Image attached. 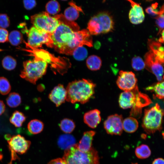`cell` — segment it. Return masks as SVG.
I'll list each match as a JSON object with an SVG mask.
<instances>
[{"label": "cell", "mask_w": 164, "mask_h": 164, "mask_svg": "<svg viewBox=\"0 0 164 164\" xmlns=\"http://www.w3.org/2000/svg\"><path fill=\"white\" fill-rule=\"evenodd\" d=\"M96 84L90 80L84 79L69 83L66 88V101L72 103L80 102L84 104L94 93Z\"/></svg>", "instance_id": "cell-1"}, {"label": "cell", "mask_w": 164, "mask_h": 164, "mask_svg": "<svg viewBox=\"0 0 164 164\" xmlns=\"http://www.w3.org/2000/svg\"><path fill=\"white\" fill-rule=\"evenodd\" d=\"M30 53L34 58L33 60L23 62V69L20 76L26 80L35 84L36 82L46 74L48 63L44 58L36 52L31 51Z\"/></svg>", "instance_id": "cell-2"}, {"label": "cell", "mask_w": 164, "mask_h": 164, "mask_svg": "<svg viewBox=\"0 0 164 164\" xmlns=\"http://www.w3.org/2000/svg\"><path fill=\"white\" fill-rule=\"evenodd\" d=\"M62 158L67 164H99L97 151L93 147L88 151L83 152L77 148L76 144L65 150Z\"/></svg>", "instance_id": "cell-3"}, {"label": "cell", "mask_w": 164, "mask_h": 164, "mask_svg": "<svg viewBox=\"0 0 164 164\" xmlns=\"http://www.w3.org/2000/svg\"><path fill=\"white\" fill-rule=\"evenodd\" d=\"M164 114V110L158 103L151 108L145 109L142 126L146 132L150 134L160 131Z\"/></svg>", "instance_id": "cell-4"}, {"label": "cell", "mask_w": 164, "mask_h": 164, "mask_svg": "<svg viewBox=\"0 0 164 164\" xmlns=\"http://www.w3.org/2000/svg\"><path fill=\"white\" fill-rule=\"evenodd\" d=\"M75 31L69 26L60 22L54 31L51 34L53 48L62 53L68 43L72 39Z\"/></svg>", "instance_id": "cell-5"}, {"label": "cell", "mask_w": 164, "mask_h": 164, "mask_svg": "<svg viewBox=\"0 0 164 164\" xmlns=\"http://www.w3.org/2000/svg\"><path fill=\"white\" fill-rule=\"evenodd\" d=\"M30 19L36 28L50 34L54 31L60 23L57 18L50 16L45 12L32 15Z\"/></svg>", "instance_id": "cell-6"}, {"label": "cell", "mask_w": 164, "mask_h": 164, "mask_svg": "<svg viewBox=\"0 0 164 164\" xmlns=\"http://www.w3.org/2000/svg\"><path fill=\"white\" fill-rule=\"evenodd\" d=\"M7 135V138L8 147L11 153V160L9 164H12V161L19 158L16 153L21 155L26 152L29 149L31 142L26 139L24 137L20 135H17L10 137Z\"/></svg>", "instance_id": "cell-7"}, {"label": "cell", "mask_w": 164, "mask_h": 164, "mask_svg": "<svg viewBox=\"0 0 164 164\" xmlns=\"http://www.w3.org/2000/svg\"><path fill=\"white\" fill-rule=\"evenodd\" d=\"M86 45L93 46L92 38L88 31L83 29L75 32L72 39L66 46L62 54L72 55L73 51L79 46Z\"/></svg>", "instance_id": "cell-8"}, {"label": "cell", "mask_w": 164, "mask_h": 164, "mask_svg": "<svg viewBox=\"0 0 164 164\" xmlns=\"http://www.w3.org/2000/svg\"><path fill=\"white\" fill-rule=\"evenodd\" d=\"M27 36L28 43H25L30 47L37 49L45 44L49 47H53L50 33L38 30L33 26L29 30Z\"/></svg>", "instance_id": "cell-9"}, {"label": "cell", "mask_w": 164, "mask_h": 164, "mask_svg": "<svg viewBox=\"0 0 164 164\" xmlns=\"http://www.w3.org/2000/svg\"><path fill=\"white\" fill-rule=\"evenodd\" d=\"M144 58L146 69L154 74L158 81L161 82L163 80L162 75L164 73L162 65L150 50L146 53Z\"/></svg>", "instance_id": "cell-10"}, {"label": "cell", "mask_w": 164, "mask_h": 164, "mask_svg": "<svg viewBox=\"0 0 164 164\" xmlns=\"http://www.w3.org/2000/svg\"><path fill=\"white\" fill-rule=\"evenodd\" d=\"M137 80L132 71L121 70L119 73L116 84L118 87L124 91H131L137 86Z\"/></svg>", "instance_id": "cell-11"}, {"label": "cell", "mask_w": 164, "mask_h": 164, "mask_svg": "<svg viewBox=\"0 0 164 164\" xmlns=\"http://www.w3.org/2000/svg\"><path fill=\"white\" fill-rule=\"evenodd\" d=\"M123 121L121 115L115 114L109 116L104 123L107 133L111 135H121L123 130Z\"/></svg>", "instance_id": "cell-12"}, {"label": "cell", "mask_w": 164, "mask_h": 164, "mask_svg": "<svg viewBox=\"0 0 164 164\" xmlns=\"http://www.w3.org/2000/svg\"><path fill=\"white\" fill-rule=\"evenodd\" d=\"M139 92L137 86L132 91H124L121 93L118 101L120 107L123 109L132 108L135 103Z\"/></svg>", "instance_id": "cell-13"}, {"label": "cell", "mask_w": 164, "mask_h": 164, "mask_svg": "<svg viewBox=\"0 0 164 164\" xmlns=\"http://www.w3.org/2000/svg\"><path fill=\"white\" fill-rule=\"evenodd\" d=\"M130 3L132 8L129 13V18L130 22L134 24L142 23L145 18V14L142 7L137 2L132 0H128Z\"/></svg>", "instance_id": "cell-14"}, {"label": "cell", "mask_w": 164, "mask_h": 164, "mask_svg": "<svg viewBox=\"0 0 164 164\" xmlns=\"http://www.w3.org/2000/svg\"><path fill=\"white\" fill-rule=\"evenodd\" d=\"M67 95L66 88L63 85L59 84L51 91L49 95V98L57 107L65 102Z\"/></svg>", "instance_id": "cell-15"}, {"label": "cell", "mask_w": 164, "mask_h": 164, "mask_svg": "<svg viewBox=\"0 0 164 164\" xmlns=\"http://www.w3.org/2000/svg\"><path fill=\"white\" fill-rule=\"evenodd\" d=\"M102 29V33L112 32L114 29V22L112 16L108 12H102L96 15Z\"/></svg>", "instance_id": "cell-16"}, {"label": "cell", "mask_w": 164, "mask_h": 164, "mask_svg": "<svg viewBox=\"0 0 164 164\" xmlns=\"http://www.w3.org/2000/svg\"><path fill=\"white\" fill-rule=\"evenodd\" d=\"M95 134L96 132L93 131L84 132L79 142L76 144L78 149L83 152L89 151L92 147V141Z\"/></svg>", "instance_id": "cell-17"}, {"label": "cell", "mask_w": 164, "mask_h": 164, "mask_svg": "<svg viewBox=\"0 0 164 164\" xmlns=\"http://www.w3.org/2000/svg\"><path fill=\"white\" fill-rule=\"evenodd\" d=\"M101 120L100 112L97 109L91 110L86 112L84 116V123L88 126L93 128H96Z\"/></svg>", "instance_id": "cell-18"}, {"label": "cell", "mask_w": 164, "mask_h": 164, "mask_svg": "<svg viewBox=\"0 0 164 164\" xmlns=\"http://www.w3.org/2000/svg\"><path fill=\"white\" fill-rule=\"evenodd\" d=\"M59 147L61 149L66 150L75 145L76 140L74 137L69 134L60 135L57 141Z\"/></svg>", "instance_id": "cell-19"}, {"label": "cell", "mask_w": 164, "mask_h": 164, "mask_svg": "<svg viewBox=\"0 0 164 164\" xmlns=\"http://www.w3.org/2000/svg\"><path fill=\"white\" fill-rule=\"evenodd\" d=\"M149 50L154 54L162 65H164V49L159 43L151 39L148 40Z\"/></svg>", "instance_id": "cell-20"}, {"label": "cell", "mask_w": 164, "mask_h": 164, "mask_svg": "<svg viewBox=\"0 0 164 164\" xmlns=\"http://www.w3.org/2000/svg\"><path fill=\"white\" fill-rule=\"evenodd\" d=\"M70 6L67 8L64 12V16L68 20L73 22L77 20L79 15V11L82 12L80 8L73 3L70 2Z\"/></svg>", "instance_id": "cell-21"}, {"label": "cell", "mask_w": 164, "mask_h": 164, "mask_svg": "<svg viewBox=\"0 0 164 164\" xmlns=\"http://www.w3.org/2000/svg\"><path fill=\"white\" fill-rule=\"evenodd\" d=\"M91 35H97L102 33V29L97 16L95 15L90 19L87 27Z\"/></svg>", "instance_id": "cell-22"}, {"label": "cell", "mask_w": 164, "mask_h": 164, "mask_svg": "<svg viewBox=\"0 0 164 164\" xmlns=\"http://www.w3.org/2000/svg\"><path fill=\"white\" fill-rule=\"evenodd\" d=\"M123 130L128 133L135 132L138 127V123L135 118L130 117L127 118L123 121Z\"/></svg>", "instance_id": "cell-23"}, {"label": "cell", "mask_w": 164, "mask_h": 164, "mask_svg": "<svg viewBox=\"0 0 164 164\" xmlns=\"http://www.w3.org/2000/svg\"><path fill=\"white\" fill-rule=\"evenodd\" d=\"M86 64L87 67L90 70L96 71L101 68L102 65V60L99 56L92 55L87 59Z\"/></svg>", "instance_id": "cell-24"}, {"label": "cell", "mask_w": 164, "mask_h": 164, "mask_svg": "<svg viewBox=\"0 0 164 164\" xmlns=\"http://www.w3.org/2000/svg\"><path fill=\"white\" fill-rule=\"evenodd\" d=\"M44 126V124L42 121L35 119L29 122L27 125V128L30 133L35 135L41 132L43 129Z\"/></svg>", "instance_id": "cell-25"}, {"label": "cell", "mask_w": 164, "mask_h": 164, "mask_svg": "<svg viewBox=\"0 0 164 164\" xmlns=\"http://www.w3.org/2000/svg\"><path fill=\"white\" fill-rule=\"evenodd\" d=\"M163 79L162 81L149 86L146 88V90L153 91L156 97L159 99L164 98V75Z\"/></svg>", "instance_id": "cell-26"}, {"label": "cell", "mask_w": 164, "mask_h": 164, "mask_svg": "<svg viewBox=\"0 0 164 164\" xmlns=\"http://www.w3.org/2000/svg\"><path fill=\"white\" fill-rule=\"evenodd\" d=\"M26 117L22 112L16 111L10 118V122L16 127H20L25 121Z\"/></svg>", "instance_id": "cell-27"}, {"label": "cell", "mask_w": 164, "mask_h": 164, "mask_svg": "<svg viewBox=\"0 0 164 164\" xmlns=\"http://www.w3.org/2000/svg\"><path fill=\"white\" fill-rule=\"evenodd\" d=\"M61 130L65 133L70 134L74 130L75 125L73 120L67 118L62 120L59 124Z\"/></svg>", "instance_id": "cell-28"}, {"label": "cell", "mask_w": 164, "mask_h": 164, "mask_svg": "<svg viewBox=\"0 0 164 164\" xmlns=\"http://www.w3.org/2000/svg\"><path fill=\"white\" fill-rule=\"evenodd\" d=\"M136 156L139 159H145L148 158L151 154L149 147L145 144H142L138 146L135 150Z\"/></svg>", "instance_id": "cell-29"}, {"label": "cell", "mask_w": 164, "mask_h": 164, "mask_svg": "<svg viewBox=\"0 0 164 164\" xmlns=\"http://www.w3.org/2000/svg\"><path fill=\"white\" fill-rule=\"evenodd\" d=\"M7 105L11 108H15L19 106L21 102L20 95L17 93L13 92L10 93L6 99Z\"/></svg>", "instance_id": "cell-30"}, {"label": "cell", "mask_w": 164, "mask_h": 164, "mask_svg": "<svg viewBox=\"0 0 164 164\" xmlns=\"http://www.w3.org/2000/svg\"><path fill=\"white\" fill-rule=\"evenodd\" d=\"M8 41L12 45L17 46L23 41L22 34L18 30H13L9 34Z\"/></svg>", "instance_id": "cell-31"}, {"label": "cell", "mask_w": 164, "mask_h": 164, "mask_svg": "<svg viewBox=\"0 0 164 164\" xmlns=\"http://www.w3.org/2000/svg\"><path fill=\"white\" fill-rule=\"evenodd\" d=\"M45 7L46 12L51 15H56L60 10V4L56 0L49 1L46 4Z\"/></svg>", "instance_id": "cell-32"}, {"label": "cell", "mask_w": 164, "mask_h": 164, "mask_svg": "<svg viewBox=\"0 0 164 164\" xmlns=\"http://www.w3.org/2000/svg\"><path fill=\"white\" fill-rule=\"evenodd\" d=\"M3 67L8 70H11L14 69L17 65L16 61L15 59L11 56L5 57L2 61Z\"/></svg>", "instance_id": "cell-33"}, {"label": "cell", "mask_w": 164, "mask_h": 164, "mask_svg": "<svg viewBox=\"0 0 164 164\" xmlns=\"http://www.w3.org/2000/svg\"><path fill=\"white\" fill-rule=\"evenodd\" d=\"M87 50L83 46L78 47L73 51L72 55L76 60L82 61L86 58L87 55Z\"/></svg>", "instance_id": "cell-34"}, {"label": "cell", "mask_w": 164, "mask_h": 164, "mask_svg": "<svg viewBox=\"0 0 164 164\" xmlns=\"http://www.w3.org/2000/svg\"><path fill=\"white\" fill-rule=\"evenodd\" d=\"M11 86L8 80L4 77H0V93L6 95L10 91Z\"/></svg>", "instance_id": "cell-35"}, {"label": "cell", "mask_w": 164, "mask_h": 164, "mask_svg": "<svg viewBox=\"0 0 164 164\" xmlns=\"http://www.w3.org/2000/svg\"><path fill=\"white\" fill-rule=\"evenodd\" d=\"M132 66L135 71L142 70L145 67L144 61L140 56H135L132 60Z\"/></svg>", "instance_id": "cell-36"}, {"label": "cell", "mask_w": 164, "mask_h": 164, "mask_svg": "<svg viewBox=\"0 0 164 164\" xmlns=\"http://www.w3.org/2000/svg\"><path fill=\"white\" fill-rule=\"evenodd\" d=\"M157 7L156 3L153 4L151 6L145 9V11L149 15L155 17L164 13V4L159 10L157 9Z\"/></svg>", "instance_id": "cell-37"}, {"label": "cell", "mask_w": 164, "mask_h": 164, "mask_svg": "<svg viewBox=\"0 0 164 164\" xmlns=\"http://www.w3.org/2000/svg\"><path fill=\"white\" fill-rule=\"evenodd\" d=\"M9 17L5 14H0V28L5 29L10 25Z\"/></svg>", "instance_id": "cell-38"}, {"label": "cell", "mask_w": 164, "mask_h": 164, "mask_svg": "<svg viewBox=\"0 0 164 164\" xmlns=\"http://www.w3.org/2000/svg\"><path fill=\"white\" fill-rule=\"evenodd\" d=\"M155 23L159 29L158 35L164 29V13L155 17Z\"/></svg>", "instance_id": "cell-39"}, {"label": "cell", "mask_w": 164, "mask_h": 164, "mask_svg": "<svg viewBox=\"0 0 164 164\" xmlns=\"http://www.w3.org/2000/svg\"><path fill=\"white\" fill-rule=\"evenodd\" d=\"M9 32L5 29L0 28V43H4L8 41Z\"/></svg>", "instance_id": "cell-40"}, {"label": "cell", "mask_w": 164, "mask_h": 164, "mask_svg": "<svg viewBox=\"0 0 164 164\" xmlns=\"http://www.w3.org/2000/svg\"><path fill=\"white\" fill-rule=\"evenodd\" d=\"M23 3L25 8L30 10L33 8L36 5V2L34 0H23Z\"/></svg>", "instance_id": "cell-41"}, {"label": "cell", "mask_w": 164, "mask_h": 164, "mask_svg": "<svg viewBox=\"0 0 164 164\" xmlns=\"http://www.w3.org/2000/svg\"><path fill=\"white\" fill-rule=\"evenodd\" d=\"M48 164H67L65 160L62 158H58L50 161Z\"/></svg>", "instance_id": "cell-42"}, {"label": "cell", "mask_w": 164, "mask_h": 164, "mask_svg": "<svg viewBox=\"0 0 164 164\" xmlns=\"http://www.w3.org/2000/svg\"><path fill=\"white\" fill-rule=\"evenodd\" d=\"M5 109V106L3 102L0 100V115L4 113Z\"/></svg>", "instance_id": "cell-43"}, {"label": "cell", "mask_w": 164, "mask_h": 164, "mask_svg": "<svg viewBox=\"0 0 164 164\" xmlns=\"http://www.w3.org/2000/svg\"><path fill=\"white\" fill-rule=\"evenodd\" d=\"M152 164H164V159L162 158L156 159L153 161Z\"/></svg>", "instance_id": "cell-44"}, {"label": "cell", "mask_w": 164, "mask_h": 164, "mask_svg": "<svg viewBox=\"0 0 164 164\" xmlns=\"http://www.w3.org/2000/svg\"><path fill=\"white\" fill-rule=\"evenodd\" d=\"M161 32V36L159 39V41L160 43H164V29Z\"/></svg>", "instance_id": "cell-45"}, {"label": "cell", "mask_w": 164, "mask_h": 164, "mask_svg": "<svg viewBox=\"0 0 164 164\" xmlns=\"http://www.w3.org/2000/svg\"><path fill=\"white\" fill-rule=\"evenodd\" d=\"M3 158V155L1 151H0V161Z\"/></svg>", "instance_id": "cell-46"}, {"label": "cell", "mask_w": 164, "mask_h": 164, "mask_svg": "<svg viewBox=\"0 0 164 164\" xmlns=\"http://www.w3.org/2000/svg\"><path fill=\"white\" fill-rule=\"evenodd\" d=\"M162 135L163 136V137L164 138V132H162Z\"/></svg>", "instance_id": "cell-47"}]
</instances>
